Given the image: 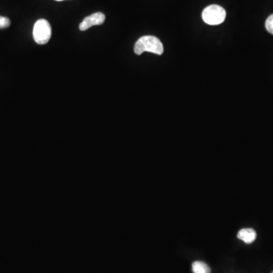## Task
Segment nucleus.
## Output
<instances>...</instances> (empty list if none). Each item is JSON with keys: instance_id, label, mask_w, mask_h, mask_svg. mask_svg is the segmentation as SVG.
Instances as JSON below:
<instances>
[{"instance_id": "obj_1", "label": "nucleus", "mask_w": 273, "mask_h": 273, "mask_svg": "<svg viewBox=\"0 0 273 273\" xmlns=\"http://www.w3.org/2000/svg\"><path fill=\"white\" fill-rule=\"evenodd\" d=\"M135 52L137 55H141L143 52H149L160 55L164 52V48L160 39L156 37L143 36L135 44Z\"/></svg>"}, {"instance_id": "obj_2", "label": "nucleus", "mask_w": 273, "mask_h": 273, "mask_svg": "<svg viewBox=\"0 0 273 273\" xmlns=\"http://www.w3.org/2000/svg\"><path fill=\"white\" fill-rule=\"evenodd\" d=\"M202 18L206 24L209 25H218L224 22L226 18V12L222 6L211 5L205 8L202 13Z\"/></svg>"}, {"instance_id": "obj_3", "label": "nucleus", "mask_w": 273, "mask_h": 273, "mask_svg": "<svg viewBox=\"0 0 273 273\" xmlns=\"http://www.w3.org/2000/svg\"><path fill=\"white\" fill-rule=\"evenodd\" d=\"M52 29L50 24L45 19H40L35 23L34 27V39L37 44L44 45L50 40Z\"/></svg>"}, {"instance_id": "obj_4", "label": "nucleus", "mask_w": 273, "mask_h": 273, "mask_svg": "<svg viewBox=\"0 0 273 273\" xmlns=\"http://www.w3.org/2000/svg\"><path fill=\"white\" fill-rule=\"evenodd\" d=\"M106 17L102 12H96L89 16L86 17L84 21L80 24V30L84 32L87 29L95 25H101L104 23Z\"/></svg>"}, {"instance_id": "obj_5", "label": "nucleus", "mask_w": 273, "mask_h": 273, "mask_svg": "<svg viewBox=\"0 0 273 273\" xmlns=\"http://www.w3.org/2000/svg\"><path fill=\"white\" fill-rule=\"evenodd\" d=\"M237 237L246 244H251L257 238V232L252 228H243L239 231Z\"/></svg>"}, {"instance_id": "obj_6", "label": "nucleus", "mask_w": 273, "mask_h": 273, "mask_svg": "<svg viewBox=\"0 0 273 273\" xmlns=\"http://www.w3.org/2000/svg\"><path fill=\"white\" fill-rule=\"evenodd\" d=\"M192 269L194 273H210V268L207 264L201 261L193 263Z\"/></svg>"}, {"instance_id": "obj_7", "label": "nucleus", "mask_w": 273, "mask_h": 273, "mask_svg": "<svg viewBox=\"0 0 273 273\" xmlns=\"http://www.w3.org/2000/svg\"><path fill=\"white\" fill-rule=\"evenodd\" d=\"M266 28L269 33L273 35V14L266 19Z\"/></svg>"}, {"instance_id": "obj_8", "label": "nucleus", "mask_w": 273, "mask_h": 273, "mask_svg": "<svg viewBox=\"0 0 273 273\" xmlns=\"http://www.w3.org/2000/svg\"><path fill=\"white\" fill-rule=\"evenodd\" d=\"M11 21L6 17L0 16V29L7 28L10 26Z\"/></svg>"}, {"instance_id": "obj_9", "label": "nucleus", "mask_w": 273, "mask_h": 273, "mask_svg": "<svg viewBox=\"0 0 273 273\" xmlns=\"http://www.w3.org/2000/svg\"><path fill=\"white\" fill-rule=\"evenodd\" d=\"M55 1H64V0H55Z\"/></svg>"}, {"instance_id": "obj_10", "label": "nucleus", "mask_w": 273, "mask_h": 273, "mask_svg": "<svg viewBox=\"0 0 273 273\" xmlns=\"http://www.w3.org/2000/svg\"><path fill=\"white\" fill-rule=\"evenodd\" d=\"M273 273V272H272Z\"/></svg>"}]
</instances>
